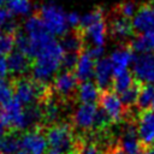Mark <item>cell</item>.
I'll return each mask as SVG.
<instances>
[{"mask_svg": "<svg viewBox=\"0 0 154 154\" xmlns=\"http://www.w3.org/2000/svg\"><path fill=\"white\" fill-rule=\"evenodd\" d=\"M75 154H101L99 147L94 143H89V142H76V147H75Z\"/></svg>", "mask_w": 154, "mask_h": 154, "instance_id": "1f68e13d", "label": "cell"}, {"mask_svg": "<svg viewBox=\"0 0 154 154\" xmlns=\"http://www.w3.org/2000/svg\"><path fill=\"white\" fill-rule=\"evenodd\" d=\"M16 47V38L12 35V32L2 31L0 32V57L8 55L12 53Z\"/></svg>", "mask_w": 154, "mask_h": 154, "instance_id": "f1b7e54d", "label": "cell"}, {"mask_svg": "<svg viewBox=\"0 0 154 154\" xmlns=\"http://www.w3.org/2000/svg\"><path fill=\"white\" fill-rule=\"evenodd\" d=\"M138 7L136 6L135 2L132 1H125L119 6V12H120V17H124L126 19H132L137 12Z\"/></svg>", "mask_w": 154, "mask_h": 154, "instance_id": "d6a6232c", "label": "cell"}, {"mask_svg": "<svg viewBox=\"0 0 154 154\" xmlns=\"http://www.w3.org/2000/svg\"><path fill=\"white\" fill-rule=\"evenodd\" d=\"M0 120L6 125L7 129L11 128L14 130H24L29 128L25 107L14 99L8 103L1 106Z\"/></svg>", "mask_w": 154, "mask_h": 154, "instance_id": "5b68a950", "label": "cell"}, {"mask_svg": "<svg viewBox=\"0 0 154 154\" xmlns=\"http://www.w3.org/2000/svg\"><path fill=\"white\" fill-rule=\"evenodd\" d=\"M109 61L114 71V76L129 71L130 67H132L135 55L131 48L128 47H120L114 49L109 55Z\"/></svg>", "mask_w": 154, "mask_h": 154, "instance_id": "2e32d148", "label": "cell"}, {"mask_svg": "<svg viewBox=\"0 0 154 154\" xmlns=\"http://www.w3.org/2000/svg\"><path fill=\"white\" fill-rule=\"evenodd\" d=\"M143 154H154V146H152V147H148L144 152H143Z\"/></svg>", "mask_w": 154, "mask_h": 154, "instance_id": "ab89813d", "label": "cell"}, {"mask_svg": "<svg viewBox=\"0 0 154 154\" xmlns=\"http://www.w3.org/2000/svg\"><path fill=\"white\" fill-rule=\"evenodd\" d=\"M20 149V137L16 134H6L0 140V154H18Z\"/></svg>", "mask_w": 154, "mask_h": 154, "instance_id": "d4e9b609", "label": "cell"}, {"mask_svg": "<svg viewBox=\"0 0 154 154\" xmlns=\"http://www.w3.org/2000/svg\"><path fill=\"white\" fill-rule=\"evenodd\" d=\"M14 100H17L24 107L36 105V102L43 96V85L29 78H20L16 82Z\"/></svg>", "mask_w": 154, "mask_h": 154, "instance_id": "8992f818", "label": "cell"}, {"mask_svg": "<svg viewBox=\"0 0 154 154\" xmlns=\"http://www.w3.org/2000/svg\"><path fill=\"white\" fill-rule=\"evenodd\" d=\"M131 23L137 32L154 31V2L138 7Z\"/></svg>", "mask_w": 154, "mask_h": 154, "instance_id": "e0dca14e", "label": "cell"}, {"mask_svg": "<svg viewBox=\"0 0 154 154\" xmlns=\"http://www.w3.org/2000/svg\"><path fill=\"white\" fill-rule=\"evenodd\" d=\"M8 67H7V60L6 57H0V79H6V76L8 75Z\"/></svg>", "mask_w": 154, "mask_h": 154, "instance_id": "8d00e7d4", "label": "cell"}, {"mask_svg": "<svg viewBox=\"0 0 154 154\" xmlns=\"http://www.w3.org/2000/svg\"><path fill=\"white\" fill-rule=\"evenodd\" d=\"M20 149L25 154H46L48 143L45 134L38 129L25 131L20 136Z\"/></svg>", "mask_w": 154, "mask_h": 154, "instance_id": "9c48e42d", "label": "cell"}, {"mask_svg": "<svg viewBox=\"0 0 154 154\" xmlns=\"http://www.w3.org/2000/svg\"><path fill=\"white\" fill-rule=\"evenodd\" d=\"M93 78L100 89H106L113 83L114 71L108 58H101L96 61Z\"/></svg>", "mask_w": 154, "mask_h": 154, "instance_id": "ac0fdd59", "label": "cell"}, {"mask_svg": "<svg viewBox=\"0 0 154 154\" xmlns=\"http://www.w3.org/2000/svg\"><path fill=\"white\" fill-rule=\"evenodd\" d=\"M138 93H140V88L137 85H134L132 88H130L129 90H126L125 93H123L120 96L123 103L125 107H130L137 103V97H138Z\"/></svg>", "mask_w": 154, "mask_h": 154, "instance_id": "4dcf8cb0", "label": "cell"}, {"mask_svg": "<svg viewBox=\"0 0 154 154\" xmlns=\"http://www.w3.org/2000/svg\"><path fill=\"white\" fill-rule=\"evenodd\" d=\"M111 30L114 37H117L118 40H126L131 36L134 31V26L130 19H126L124 17H118L113 19L111 24Z\"/></svg>", "mask_w": 154, "mask_h": 154, "instance_id": "7402d4cb", "label": "cell"}, {"mask_svg": "<svg viewBox=\"0 0 154 154\" xmlns=\"http://www.w3.org/2000/svg\"><path fill=\"white\" fill-rule=\"evenodd\" d=\"M105 154H126L124 152V149L119 146V144H113L112 147H109Z\"/></svg>", "mask_w": 154, "mask_h": 154, "instance_id": "74e56055", "label": "cell"}, {"mask_svg": "<svg viewBox=\"0 0 154 154\" xmlns=\"http://www.w3.org/2000/svg\"><path fill=\"white\" fill-rule=\"evenodd\" d=\"M136 105L142 111H148L150 107H154V85L144 84L140 89Z\"/></svg>", "mask_w": 154, "mask_h": 154, "instance_id": "484cf974", "label": "cell"}, {"mask_svg": "<svg viewBox=\"0 0 154 154\" xmlns=\"http://www.w3.org/2000/svg\"><path fill=\"white\" fill-rule=\"evenodd\" d=\"M14 99V87L7 79H0V106H4Z\"/></svg>", "mask_w": 154, "mask_h": 154, "instance_id": "f546056e", "label": "cell"}, {"mask_svg": "<svg viewBox=\"0 0 154 154\" xmlns=\"http://www.w3.org/2000/svg\"><path fill=\"white\" fill-rule=\"evenodd\" d=\"M99 101L101 111L107 116L111 123H119L124 118L125 106L116 91H105Z\"/></svg>", "mask_w": 154, "mask_h": 154, "instance_id": "52a82bcc", "label": "cell"}, {"mask_svg": "<svg viewBox=\"0 0 154 154\" xmlns=\"http://www.w3.org/2000/svg\"><path fill=\"white\" fill-rule=\"evenodd\" d=\"M46 140L51 149L58 150L63 154L75 152L76 140L71 125L66 123H55L46 130Z\"/></svg>", "mask_w": 154, "mask_h": 154, "instance_id": "277c9868", "label": "cell"}, {"mask_svg": "<svg viewBox=\"0 0 154 154\" xmlns=\"http://www.w3.org/2000/svg\"><path fill=\"white\" fill-rule=\"evenodd\" d=\"M119 146L124 149L126 154H143L147 149L138 138L137 128L132 124H128L122 134Z\"/></svg>", "mask_w": 154, "mask_h": 154, "instance_id": "5bb4252c", "label": "cell"}, {"mask_svg": "<svg viewBox=\"0 0 154 154\" xmlns=\"http://www.w3.org/2000/svg\"><path fill=\"white\" fill-rule=\"evenodd\" d=\"M10 13L7 12V10L0 7V30L2 29L4 31H7L13 24L10 19Z\"/></svg>", "mask_w": 154, "mask_h": 154, "instance_id": "836d02e7", "label": "cell"}, {"mask_svg": "<svg viewBox=\"0 0 154 154\" xmlns=\"http://www.w3.org/2000/svg\"><path fill=\"white\" fill-rule=\"evenodd\" d=\"M6 131H7V128H6V125L0 120V140L6 135Z\"/></svg>", "mask_w": 154, "mask_h": 154, "instance_id": "f35d334b", "label": "cell"}, {"mask_svg": "<svg viewBox=\"0 0 154 154\" xmlns=\"http://www.w3.org/2000/svg\"><path fill=\"white\" fill-rule=\"evenodd\" d=\"M14 38L17 51L34 59L55 40L38 16L28 17L23 24V30L18 32Z\"/></svg>", "mask_w": 154, "mask_h": 154, "instance_id": "6da1fadb", "label": "cell"}, {"mask_svg": "<svg viewBox=\"0 0 154 154\" xmlns=\"http://www.w3.org/2000/svg\"><path fill=\"white\" fill-rule=\"evenodd\" d=\"M41 108H42L43 119L47 123H54L58 119L59 113H60V108H59V105L54 100L48 99L47 101L43 102V106Z\"/></svg>", "mask_w": 154, "mask_h": 154, "instance_id": "4316f807", "label": "cell"}, {"mask_svg": "<svg viewBox=\"0 0 154 154\" xmlns=\"http://www.w3.org/2000/svg\"><path fill=\"white\" fill-rule=\"evenodd\" d=\"M52 82H53V90L59 96H69L73 91H76L78 87L77 77L75 76L73 72L69 70L60 71Z\"/></svg>", "mask_w": 154, "mask_h": 154, "instance_id": "9a60e30c", "label": "cell"}, {"mask_svg": "<svg viewBox=\"0 0 154 154\" xmlns=\"http://www.w3.org/2000/svg\"><path fill=\"white\" fill-rule=\"evenodd\" d=\"M8 72L14 76H23L31 70V61L28 55L14 49L6 57Z\"/></svg>", "mask_w": 154, "mask_h": 154, "instance_id": "d6986e66", "label": "cell"}, {"mask_svg": "<svg viewBox=\"0 0 154 154\" xmlns=\"http://www.w3.org/2000/svg\"><path fill=\"white\" fill-rule=\"evenodd\" d=\"M77 99L81 103H94L100 100L101 94H100V88L95 84V82L87 81V82H81L77 87L76 90Z\"/></svg>", "mask_w": 154, "mask_h": 154, "instance_id": "ffe728a7", "label": "cell"}, {"mask_svg": "<svg viewBox=\"0 0 154 154\" xmlns=\"http://www.w3.org/2000/svg\"><path fill=\"white\" fill-rule=\"evenodd\" d=\"M97 59L91 54V52L84 51L78 54L77 61L75 65V76L79 82H87L90 81L94 77V71H95V65H96Z\"/></svg>", "mask_w": 154, "mask_h": 154, "instance_id": "4fadbf2b", "label": "cell"}, {"mask_svg": "<svg viewBox=\"0 0 154 154\" xmlns=\"http://www.w3.org/2000/svg\"><path fill=\"white\" fill-rule=\"evenodd\" d=\"M132 75L135 79L154 85V53L138 54L132 64Z\"/></svg>", "mask_w": 154, "mask_h": 154, "instance_id": "ba28073f", "label": "cell"}, {"mask_svg": "<svg viewBox=\"0 0 154 154\" xmlns=\"http://www.w3.org/2000/svg\"><path fill=\"white\" fill-rule=\"evenodd\" d=\"M113 89L118 95H122L123 93H125L126 90H129L130 88H132L135 84V77L132 75V72L126 71L119 75H116L113 78Z\"/></svg>", "mask_w": 154, "mask_h": 154, "instance_id": "cb8c5ba5", "label": "cell"}, {"mask_svg": "<svg viewBox=\"0 0 154 154\" xmlns=\"http://www.w3.org/2000/svg\"><path fill=\"white\" fill-rule=\"evenodd\" d=\"M64 57L65 51L61 42L54 40L35 58V61L31 65L32 79L41 85L53 81L63 67Z\"/></svg>", "mask_w": 154, "mask_h": 154, "instance_id": "7a4b0ae2", "label": "cell"}, {"mask_svg": "<svg viewBox=\"0 0 154 154\" xmlns=\"http://www.w3.org/2000/svg\"><path fill=\"white\" fill-rule=\"evenodd\" d=\"M67 22H69L70 28L77 26L81 24V16L77 12H70L67 13Z\"/></svg>", "mask_w": 154, "mask_h": 154, "instance_id": "d590c367", "label": "cell"}, {"mask_svg": "<svg viewBox=\"0 0 154 154\" xmlns=\"http://www.w3.org/2000/svg\"><path fill=\"white\" fill-rule=\"evenodd\" d=\"M38 17L42 20L46 29L51 32V35L55 36H65L70 29L67 22V13L54 2H46L40 7Z\"/></svg>", "mask_w": 154, "mask_h": 154, "instance_id": "3957f363", "label": "cell"}, {"mask_svg": "<svg viewBox=\"0 0 154 154\" xmlns=\"http://www.w3.org/2000/svg\"><path fill=\"white\" fill-rule=\"evenodd\" d=\"M106 38L107 24L103 18L83 28V40L90 46V48H103Z\"/></svg>", "mask_w": 154, "mask_h": 154, "instance_id": "8fae6325", "label": "cell"}, {"mask_svg": "<svg viewBox=\"0 0 154 154\" xmlns=\"http://www.w3.org/2000/svg\"><path fill=\"white\" fill-rule=\"evenodd\" d=\"M70 154H75V153H70Z\"/></svg>", "mask_w": 154, "mask_h": 154, "instance_id": "7bdbcfd3", "label": "cell"}, {"mask_svg": "<svg viewBox=\"0 0 154 154\" xmlns=\"http://www.w3.org/2000/svg\"><path fill=\"white\" fill-rule=\"evenodd\" d=\"M77 57H78V54L65 53V57H64V60H63V67H65L69 71H70V69H75V65H76V61H77Z\"/></svg>", "mask_w": 154, "mask_h": 154, "instance_id": "e575fe53", "label": "cell"}, {"mask_svg": "<svg viewBox=\"0 0 154 154\" xmlns=\"http://www.w3.org/2000/svg\"><path fill=\"white\" fill-rule=\"evenodd\" d=\"M136 128L142 144L146 148L154 146V109L143 111L137 119Z\"/></svg>", "mask_w": 154, "mask_h": 154, "instance_id": "7c38bea8", "label": "cell"}, {"mask_svg": "<svg viewBox=\"0 0 154 154\" xmlns=\"http://www.w3.org/2000/svg\"><path fill=\"white\" fill-rule=\"evenodd\" d=\"M6 10L12 16L28 17L34 10L31 0H8L6 2Z\"/></svg>", "mask_w": 154, "mask_h": 154, "instance_id": "603a6c76", "label": "cell"}, {"mask_svg": "<svg viewBox=\"0 0 154 154\" xmlns=\"http://www.w3.org/2000/svg\"><path fill=\"white\" fill-rule=\"evenodd\" d=\"M63 48L65 51V53H70V54H77L81 51L82 47V38L77 35L73 34H67L64 36L63 41H61Z\"/></svg>", "mask_w": 154, "mask_h": 154, "instance_id": "83f0119b", "label": "cell"}, {"mask_svg": "<svg viewBox=\"0 0 154 154\" xmlns=\"http://www.w3.org/2000/svg\"><path fill=\"white\" fill-rule=\"evenodd\" d=\"M8 0H0V6H2V5H6V2H7Z\"/></svg>", "mask_w": 154, "mask_h": 154, "instance_id": "60d3db41", "label": "cell"}, {"mask_svg": "<svg viewBox=\"0 0 154 154\" xmlns=\"http://www.w3.org/2000/svg\"><path fill=\"white\" fill-rule=\"evenodd\" d=\"M97 113H99V108L96 105L79 103L72 114V123L78 130L89 131L94 129Z\"/></svg>", "mask_w": 154, "mask_h": 154, "instance_id": "30bf717a", "label": "cell"}, {"mask_svg": "<svg viewBox=\"0 0 154 154\" xmlns=\"http://www.w3.org/2000/svg\"><path fill=\"white\" fill-rule=\"evenodd\" d=\"M18 154H25V153H24V152H19Z\"/></svg>", "mask_w": 154, "mask_h": 154, "instance_id": "b9f144b4", "label": "cell"}, {"mask_svg": "<svg viewBox=\"0 0 154 154\" xmlns=\"http://www.w3.org/2000/svg\"><path fill=\"white\" fill-rule=\"evenodd\" d=\"M131 49L137 55L154 53V31L138 32L131 41Z\"/></svg>", "mask_w": 154, "mask_h": 154, "instance_id": "44dd1931", "label": "cell"}]
</instances>
